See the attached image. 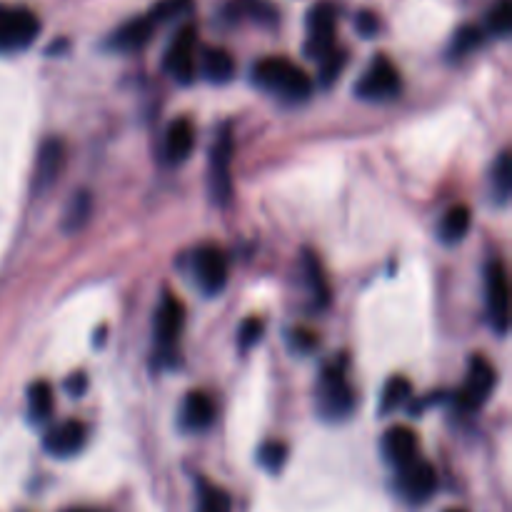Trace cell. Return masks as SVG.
I'll list each match as a JSON object with an SVG mask.
<instances>
[{
    "label": "cell",
    "mask_w": 512,
    "mask_h": 512,
    "mask_svg": "<svg viewBox=\"0 0 512 512\" xmlns=\"http://www.w3.org/2000/svg\"><path fill=\"white\" fill-rule=\"evenodd\" d=\"M510 285L508 270L500 260H490L485 268V313L498 335L508 333L510 323Z\"/></svg>",
    "instance_id": "4"
},
{
    "label": "cell",
    "mask_w": 512,
    "mask_h": 512,
    "mask_svg": "<svg viewBox=\"0 0 512 512\" xmlns=\"http://www.w3.org/2000/svg\"><path fill=\"white\" fill-rule=\"evenodd\" d=\"M53 388L45 380H38L28 388V415L33 423H45L53 413Z\"/></svg>",
    "instance_id": "21"
},
{
    "label": "cell",
    "mask_w": 512,
    "mask_h": 512,
    "mask_svg": "<svg viewBox=\"0 0 512 512\" xmlns=\"http://www.w3.org/2000/svg\"><path fill=\"white\" fill-rule=\"evenodd\" d=\"M153 30L155 23L150 20V15H140V18L128 20V23H123L110 35V48L120 50V53H133V50H140L148 43Z\"/></svg>",
    "instance_id": "17"
},
{
    "label": "cell",
    "mask_w": 512,
    "mask_h": 512,
    "mask_svg": "<svg viewBox=\"0 0 512 512\" xmlns=\"http://www.w3.org/2000/svg\"><path fill=\"white\" fill-rule=\"evenodd\" d=\"M188 8H190V0H160V3L155 5L148 15H150V20L158 25V23H163V20L178 18V15H183Z\"/></svg>",
    "instance_id": "30"
},
{
    "label": "cell",
    "mask_w": 512,
    "mask_h": 512,
    "mask_svg": "<svg viewBox=\"0 0 512 512\" xmlns=\"http://www.w3.org/2000/svg\"><path fill=\"white\" fill-rule=\"evenodd\" d=\"M90 213H93V200H90V195L83 190V193H78L73 200H70L68 210H65L63 215L65 233H75V230L83 228L85 220L90 218Z\"/></svg>",
    "instance_id": "25"
},
{
    "label": "cell",
    "mask_w": 512,
    "mask_h": 512,
    "mask_svg": "<svg viewBox=\"0 0 512 512\" xmlns=\"http://www.w3.org/2000/svg\"><path fill=\"white\" fill-rule=\"evenodd\" d=\"M260 338H263V320L258 318H248L243 325H240V333H238V343H240V350H250L255 348V345L260 343Z\"/></svg>",
    "instance_id": "31"
},
{
    "label": "cell",
    "mask_w": 512,
    "mask_h": 512,
    "mask_svg": "<svg viewBox=\"0 0 512 512\" xmlns=\"http://www.w3.org/2000/svg\"><path fill=\"white\" fill-rule=\"evenodd\" d=\"M315 408L325 423H343L355 410V395L345 375V363L325 365L315 390Z\"/></svg>",
    "instance_id": "2"
},
{
    "label": "cell",
    "mask_w": 512,
    "mask_h": 512,
    "mask_svg": "<svg viewBox=\"0 0 512 512\" xmlns=\"http://www.w3.org/2000/svg\"><path fill=\"white\" fill-rule=\"evenodd\" d=\"M448 512H465V510H448Z\"/></svg>",
    "instance_id": "37"
},
{
    "label": "cell",
    "mask_w": 512,
    "mask_h": 512,
    "mask_svg": "<svg viewBox=\"0 0 512 512\" xmlns=\"http://www.w3.org/2000/svg\"><path fill=\"white\" fill-rule=\"evenodd\" d=\"M320 63H323V68H320V78H323V85H330V83H335V80H338L340 70H343L345 53H343V50H333V53L325 55Z\"/></svg>",
    "instance_id": "32"
},
{
    "label": "cell",
    "mask_w": 512,
    "mask_h": 512,
    "mask_svg": "<svg viewBox=\"0 0 512 512\" xmlns=\"http://www.w3.org/2000/svg\"><path fill=\"white\" fill-rule=\"evenodd\" d=\"M68 390L75 395V398H78V395H83L85 393V378H83V375H75L73 380H68Z\"/></svg>",
    "instance_id": "35"
},
{
    "label": "cell",
    "mask_w": 512,
    "mask_h": 512,
    "mask_svg": "<svg viewBox=\"0 0 512 512\" xmlns=\"http://www.w3.org/2000/svg\"><path fill=\"white\" fill-rule=\"evenodd\" d=\"M380 448H383L385 463L393 465L395 470L405 468V465H410L413 460L420 458L418 435H415V430H410L408 425H393V428L383 435V445H380Z\"/></svg>",
    "instance_id": "14"
},
{
    "label": "cell",
    "mask_w": 512,
    "mask_h": 512,
    "mask_svg": "<svg viewBox=\"0 0 512 512\" xmlns=\"http://www.w3.org/2000/svg\"><path fill=\"white\" fill-rule=\"evenodd\" d=\"M85 440H88V428L80 420H65L45 435L43 448L53 458H73L83 450Z\"/></svg>",
    "instance_id": "15"
},
{
    "label": "cell",
    "mask_w": 512,
    "mask_h": 512,
    "mask_svg": "<svg viewBox=\"0 0 512 512\" xmlns=\"http://www.w3.org/2000/svg\"><path fill=\"white\" fill-rule=\"evenodd\" d=\"M355 25H358V33L363 35V38H375L380 30L378 15L370 13V10H360L358 18H355Z\"/></svg>",
    "instance_id": "33"
},
{
    "label": "cell",
    "mask_w": 512,
    "mask_h": 512,
    "mask_svg": "<svg viewBox=\"0 0 512 512\" xmlns=\"http://www.w3.org/2000/svg\"><path fill=\"white\" fill-rule=\"evenodd\" d=\"M335 50V8L320 3L308 15V43L305 53L315 60H323Z\"/></svg>",
    "instance_id": "11"
},
{
    "label": "cell",
    "mask_w": 512,
    "mask_h": 512,
    "mask_svg": "<svg viewBox=\"0 0 512 512\" xmlns=\"http://www.w3.org/2000/svg\"><path fill=\"white\" fill-rule=\"evenodd\" d=\"M495 388V370L485 358H473L468 365V375L458 393V405L465 413L483 408Z\"/></svg>",
    "instance_id": "8"
},
{
    "label": "cell",
    "mask_w": 512,
    "mask_h": 512,
    "mask_svg": "<svg viewBox=\"0 0 512 512\" xmlns=\"http://www.w3.org/2000/svg\"><path fill=\"white\" fill-rule=\"evenodd\" d=\"M68 512H98V510H88V508H73V510H68Z\"/></svg>",
    "instance_id": "36"
},
{
    "label": "cell",
    "mask_w": 512,
    "mask_h": 512,
    "mask_svg": "<svg viewBox=\"0 0 512 512\" xmlns=\"http://www.w3.org/2000/svg\"><path fill=\"white\" fill-rule=\"evenodd\" d=\"M512 193V158L508 150L500 153V158L493 165V198L495 203L505 205Z\"/></svg>",
    "instance_id": "23"
},
{
    "label": "cell",
    "mask_w": 512,
    "mask_h": 512,
    "mask_svg": "<svg viewBox=\"0 0 512 512\" xmlns=\"http://www.w3.org/2000/svg\"><path fill=\"white\" fill-rule=\"evenodd\" d=\"M253 83L265 93H273L290 103L308 100L313 93V78L293 60L280 58V55L260 58L253 65Z\"/></svg>",
    "instance_id": "1"
},
{
    "label": "cell",
    "mask_w": 512,
    "mask_h": 512,
    "mask_svg": "<svg viewBox=\"0 0 512 512\" xmlns=\"http://www.w3.org/2000/svg\"><path fill=\"white\" fill-rule=\"evenodd\" d=\"M165 70L180 85H190L195 80V28L185 25L175 33L168 53H165Z\"/></svg>",
    "instance_id": "10"
},
{
    "label": "cell",
    "mask_w": 512,
    "mask_h": 512,
    "mask_svg": "<svg viewBox=\"0 0 512 512\" xmlns=\"http://www.w3.org/2000/svg\"><path fill=\"white\" fill-rule=\"evenodd\" d=\"M293 348L300 350V353H308V350L315 348V335L310 330H293Z\"/></svg>",
    "instance_id": "34"
},
{
    "label": "cell",
    "mask_w": 512,
    "mask_h": 512,
    "mask_svg": "<svg viewBox=\"0 0 512 512\" xmlns=\"http://www.w3.org/2000/svg\"><path fill=\"white\" fill-rule=\"evenodd\" d=\"M410 395H413V385H410V380H405L403 375H395V378H390L388 383H385L383 395H380V413L383 415L395 413V410L403 408V405L408 403Z\"/></svg>",
    "instance_id": "22"
},
{
    "label": "cell",
    "mask_w": 512,
    "mask_h": 512,
    "mask_svg": "<svg viewBox=\"0 0 512 512\" xmlns=\"http://www.w3.org/2000/svg\"><path fill=\"white\" fill-rule=\"evenodd\" d=\"M190 270H193V280L205 295L223 293L228 285V258L218 245H200L193 250L190 258Z\"/></svg>",
    "instance_id": "5"
},
{
    "label": "cell",
    "mask_w": 512,
    "mask_h": 512,
    "mask_svg": "<svg viewBox=\"0 0 512 512\" xmlns=\"http://www.w3.org/2000/svg\"><path fill=\"white\" fill-rule=\"evenodd\" d=\"M215 405L205 393H190L180 408V425L188 433H203L213 425Z\"/></svg>",
    "instance_id": "18"
},
{
    "label": "cell",
    "mask_w": 512,
    "mask_h": 512,
    "mask_svg": "<svg viewBox=\"0 0 512 512\" xmlns=\"http://www.w3.org/2000/svg\"><path fill=\"white\" fill-rule=\"evenodd\" d=\"M233 503H230V495L223 488L210 483H200V503L198 512H230Z\"/></svg>",
    "instance_id": "28"
},
{
    "label": "cell",
    "mask_w": 512,
    "mask_h": 512,
    "mask_svg": "<svg viewBox=\"0 0 512 512\" xmlns=\"http://www.w3.org/2000/svg\"><path fill=\"white\" fill-rule=\"evenodd\" d=\"M435 490H438V473H435L433 465L425 463V460L418 458L398 470V493L403 495L408 503H428L435 495Z\"/></svg>",
    "instance_id": "9"
},
{
    "label": "cell",
    "mask_w": 512,
    "mask_h": 512,
    "mask_svg": "<svg viewBox=\"0 0 512 512\" xmlns=\"http://www.w3.org/2000/svg\"><path fill=\"white\" fill-rule=\"evenodd\" d=\"M303 273H305V283H308L310 288V295L315 298V303L318 305H328V283H325V275H323V268H320L318 258L310 253H305L303 258Z\"/></svg>",
    "instance_id": "24"
},
{
    "label": "cell",
    "mask_w": 512,
    "mask_h": 512,
    "mask_svg": "<svg viewBox=\"0 0 512 512\" xmlns=\"http://www.w3.org/2000/svg\"><path fill=\"white\" fill-rule=\"evenodd\" d=\"M40 35V18L23 5H0V55L30 48Z\"/></svg>",
    "instance_id": "3"
},
{
    "label": "cell",
    "mask_w": 512,
    "mask_h": 512,
    "mask_svg": "<svg viewBox=\"0 0 512 512\" xmlns=\"http://www.w3.org/2000/svg\"><path fill=\"white\" fill-rule=\"evenodd\" d=\"M258 460L268 473H280V468H283L285 460H288V445L278 443V440H270V443H265L263 448L258 450Z\"/></svg>",
    "instance_id": "29"
},
{
    "label": "cell",
    "mask_w": 512,
    "mask_h": 512,
    "mask_svg": "<svg viewBox=\"0 0 512 512\" xmlns=\"http://www.w3.org/2000/svg\"><path fill=\"white\" fill-rule=\"evenodd\" d=\"M185 325V308L175 295H163L158 310H155V340L160 353H170L178 345L180 333Z\"/></svg>",
    "instance_id": "12"
},
{
    "label": "cell",
    "mask_w": 512,
    "mask_h": 512,
    "mask_svg": "<svg viewBox=\"0 0 512 512\" xmlns=\"http://www.w3.org/2000/svg\"><path fill=\"white\" fill-rule=\"evenodd\" d=\"M485 28L493 33L495 38H505L512 28V3L510 0H498L493 8L485 15Z\"/></svg>",
    "instance_id": "26"
},
{
    "label": "cell",
    "mask_w": 512,
    "mask_h": 512,
    "mask_svg": "<svg viewBox=\"0 0 512 512\" xmlns=\"http://www.w3.org/2000/svg\"><path fill=\"white\" fill-rule=\"evenodd\" d=\"M195 145V130L190 125V120L178 118L168 125V133H165V143H163V158L168 163L178 165L188 160V155L193 153Z\"/></svg>",
    "instance_id": "16"
},
{
    "label": "cell",
    "mask_w": 512,
    "mask_h": 512,
    "mask_svg": "<svg viewBox=\"0 0 512 512\" xmlns=\"http://www.w3.org/2000/svg\"><path fill=\"white\" fill-rule=\"evenodd\" d=\"M65 158H68V148L63 140L50 138L40 145L38 160H35V175H33V190L35 195H43L45 190L53 188L58 183L60 173L65 168Z\"/></svg>",
    "instance_id": "13"
},
{
    "label": "cell",
    "mask_w": 512,
    "mask_h": 512,
    "mask_svg": "<svg viewBox=\"0 0 512 512\" xmlns=\"http://www.w3.org/2000/svg\"><path fill=\"white\" fill-rule=\"evenodd\" d=\"M200 70H203V75L210 80V83L223 85L235 75V60L225 48H208L203 53Z\"/></svg>",
    "instance_id": "20"
},
{
    "label": "cell",
    "mask_w": 512,
    "mask_h": 512,
    "mask_svg": "<svg viewBox=\"0 0 512 512\" xmlns=\"http://www.w3.org/2000/svg\"><path fill=\"white\" fill-rule=\"evenodd\" d=\"M470 223H473V215H470L468 205H453L448 213L440 220L438 235L445 245H458L463 243L465 235H468Z\"/></svg>",
    "instance_id": "19"
},
{
    "label": "cell",
    "mask_w": 512,
    "mask_h": 512,
    "mask_svg": "<svg viewBox=\"0 0 512 512\" xmlns=\"http://www.w3.org/2000/svg\"><path fill=\"white\" fill-rule=\"evenodd\" d=\"M483 38L485 35L478 25H463V28L453 35V43H450V55H453V58H463V55L473 53L475 48H480Z\"/></svg>",
    "instance_id": "27"
},
{
    "label": "cell",
    "mask_w": 512,
    "mask_h": 512,
    "mask_svg": "<svg viewBox=\"0 0 512 512\" xmlns=\"http://www.w3.org/2000/svg\"><path fill=\"white\" fill-rule=\"evenodd\" d=\"M400 85H403V80H400L395 63H390L385 55H378L370 63V68L360 75L358 83H355V95L360 100H373V103H378V100L395 98L400 93Z\"/></svg>",
    "instance_id": "6"
},
{
    "label": "cell",
    "mask_w": 512,
    "mask_h": 512,
    "mask_svg": "<svg viewBox=\"0 0 512 512\" xmlns=\"http://www.w3.org/2000/svg\"><path fill=\"white\" fill-rule=\"evenodd\" d=\"M233 150V133H230V128H223L218 140H215L213 150H210V193H213L215 203L220 205L228 203L230 195H233V173H230Z\"/></svg>",
    "instance_id": "7"
}]
</instances>
